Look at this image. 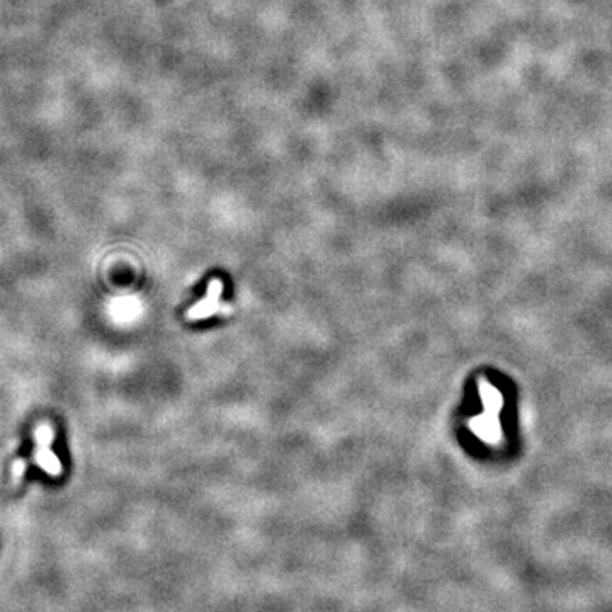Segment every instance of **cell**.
I'll use <instances>...</instances> for the list:
<instances>
[{"label":"cell","mask_w":612,"mask_h":612,"mask_svg":"<svg viewBox=\"0 0 612 612\" xmlns=\"http://www.w3.org/2000/svg\"><path fill=\"white\" fill-rule=\"evenodd\" d=\"M26 461L24 459H18V461L12 465V479H14V483H19L20 478L24 477V473H26Z\"/></svg>","instance_id":"obj_3"},{"label":"cell","mask_w":612,"mask_h":612,"mask_svg":"<svg viewBox=\"0 0 612 612\" xmlns=\"http://www.w3.org/2000/svg\"><path fill=\"white\" fill-rule=\"evenodd\" d=\"M221 296H223V283L220 279H211L206 296L202 298L200 303H196L192 308L188 310L185 318L191 322H197V320H206V318L213 315H231V313H233V308H231L230 305H226L225 301L221 300Z\"/></svg>","instance_id":"obj_1"},{"label":"cell","mask_w":612,"mask_h":612,"mask_svg":"<svg viewBox=\"0 0 612 612\" xmlns=\"http://www.w3.org/2000/svg\"><path fill=\"white\" fill-rule=\"evenodd\" d=\"M55 437L51 425L49 424H39L35 431V441H36V451H35V465L47 471L51 477H60L61 471V463L55 453L51 451V442Z\"/></svg>","instance_id":"obj_2"}]
</instances>
